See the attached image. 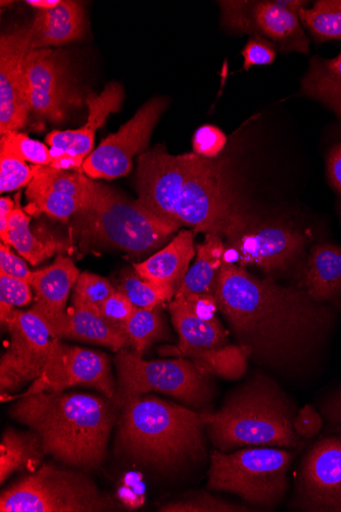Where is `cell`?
Here are the masks:
<instances>
[{"instance_id": "cell-48", "label": "cell", "mask_w": 341, "mask_h": 512, "mask_svg": "<svg viewBox=\"0 0 341 512\" xmlns=\"http://www.w3.org/2000/svg\"><path fill=\"white\" fill-rule=\"evenodd\" d=\"M144 489L140 483V475L129 474L120 486L118 496L122 504L129 509H134L143 504Z\"/></svg>"}, {"instance_id": "cell-26", "label": "cell", "mask_w": 341, "mask_h": 512, "mask_svg": "<svg viewBox=\"0 0 341 512\" xmlns=\"http://www.w3.org/2000/svg\"><path fill=\"white\" fill-rule=\"evenodd\" d=\"M85 31L82 5L64 0L57 8L39 11L31 25V49L58 46L80 39Z\"/></svg>"}, {"instance_id": "cell-41", "label": "cell", "mask_w": 341, "mask_h": 512, "mask_svg": "<svg viewBox=\"0 0 341 512\" xmlns=\"http://www.w3.org/2000/svg\"><path fill=\"white\" fill-rule=\"evenodd\" d=\"M278 49L271 41L261 36H252L241 51L243 70L249 71L255 66H268L274 63Z\"/></svg>"}, {"instance_id": "cell-30", "label": "cell", "mask_w": 341, "mask_h": 512, "mask_svg": "<svg viewBox=\"0 0 341 512\" xmlns=\"http://www.w3.org/2000/svg\"><path fill=\"white\" fill-rule=\"evenodd\" d=\"M31 216L19 205L10 218L8 246H13L18 253L32 265H38L65 246L54 240L44 241L35 236L30 229Z\"/></svg>"}, {"instance_id": "cell-9", "label": "cell", "mask_w": 341, "mask_h": 512, "mask_svg": "<svg viewBox=\"0 0 341 512\" xmlns=\"http://www.w3.org/2000/svg\"><path fill=\"white\" fill-rule=\"evenodd\" d=\"M117 395L120 408L130 399L162 393L192 409H205L215 398L216 389L211 375L206 374L190 359L144 360L126 348L117 352Z\"/></svg>"}, {"instance_id": "cell-44", "label": "cell", "mask_w": 341, "mask_h": 512, "mask_svg": "<svg viewBox=\"0 0 341 512\" xmlns=\"http://www.w3.org/2000/svg\"><path fill=\"white\" fill-rule=\"evenodd\" d=\"M294 429L305 440L320 435L324 430V420L320 411L314 405L306 404L295 416Z\"/></svg>"}, {"instance_id": "cell-17", "label": "cell", "mask_w": 341, "mask_h": 512, "mask_svg": "<svg viewBox=\"0 0 341 512\" xmlns=\"http://www.w3.org/2000/svg\"><path fill=\"white\" fill-rule=\"evenodd\" d=\"M27 80L30 109L38 119L61 123L70 108L81 104L72 87L63 52L50 49L31 51L27 61Z\"/></svg>"}, {"instance_id": "cell-28", "label": "cell", "mask_w": 341, "mask_h": 512, "mask_svg": "<svg viewBox=\"0 0 341 512\" xmlns=\"http://www.w3.org/2000/svg\"><path fill=\"white\" fill-rule=\"evenodd\" d=\"M222 238L218 235H206L205 242L197 246L196 261L188 270L174 298L193 294H215L225 251Z\"/></svg>"}, {"instance_id": "cell-32", "label": "cell", "mask_w": 341, "mask_h": 512, "mask_svg": "<svg viewBox=\"0 0 341 512\" xmlns=\"http://www.w3.org/2000/svg\"><path fill=\"white\" fill-rule=\"evenodd\" d=\"M125 334L129 345L140 356L153 344L165 340L168 337V332L159 307L155 309L136 308L125 325Z\"/></svg>"}, {"instance_id": "cell-38", "label": "cell", "mask_w": 341, "mask_h": 512, "mask_svg": "<svg viewBox=\"0 0 341 512\" xmlns=\"http://www.w3.org/2000/svg\"><path fill=\"white\" fill-rule=\"evenodd\" d=\"M30 284L21 279L0 273V319L6 324L14 315L15 308L33 301Z\"/></svg>"}, {"instance_id": "cell-12", "label": "cell", "mask_w": 341, "mask_h": 512, "mask_svg": "<svg viewBox=\"0 0 341 512\" xmlns=\"http://www.w3.org/2000/svg\"><path fill=\"white\" fill-rule=\"evenodd\" d=\"M11 344L0 360L2 396L16 392L42 374L50 358L53 336L44 319L32 308L15 310L6 323Z\"/></svg>"}, {"instance_id": "cell-1", "label": "cell", "mask_w": 341, "mask_h": 512, "mask_svg": "<svg viewBox=\"0 0 341 512\" xmlns=\"http://www.w3.org/2000/svg\"><path fill=\"white\" fill-rule=\"evenodd\" d=\"M238 342L257 364L283 374H302L317 363L335 329L338 312L294 285L259 278L222 265L215 292Z\"/></svg>"}, {"instance_id": "cell-42", "label": "cell", "mask_w": 341, "mask_h": 512, "mask_svg": "<svg viewBox=\"0 0 341 512\" xmlns=\"http://www.w3.org/2000/svg\"><path fill=\"white\" fill-rule=\"evenodd\" d=\"M325 170L327 181L336 197V212L341 225V139L327 149Z\"/></svg>"}, {"instance_id": "cell-2", "label": "cell", "mask_w": 341, "mask_h": 512, "mask_svg": "<svg viewBox=\"0 0 341 512\" xmlns=\"http://www.w3.org/2000/svg\"><path fill=\"white\" fill-rule=\"evenodd\" d=\"M119 413L107 397L65 392L24 394L9 410L39 436L46 455L85 472L105 463Z\"/></svg>"}, {"instance_id": "cell-20", "label": "cell", "mask_w": 341, "mask_h": 512, "mask_svg": "<svg viewBox=\"0 0 341 512\" xmlns=\"http://www.w3.org/2000/svg\"><path fill=\"white\" fill-rule=\"evenodd\" d=\"M123 99V87L117 82L109 83L100 95L90 93L85 102L88 120L82 128L55 130L47 134L45 143L51 147L52 157L66 154L85 162L92 153L96 130L106 123L111 114L121 111Z\"/></svg>"}, {"instance_id": "cell-47", "label": "cell", "mask_w": 341, "mask_h": 512, "mask_svg": "<svg viewBox=\"0 0 341 512\" xmlns=\"http://www.w3.org/2000/svg\"><path fill=\"white\" fill-rule=\"evenodd\" d=\"M174 299L183 301L194 314L202 319L212 322L220 320L216 315L219 310L215 294H193Z\"/></svg>"}, {"instance_id": "cell-37", "label": "cell", "mask_w": 341, "mask_h": 512, "mask_svg": "<svg viewBox=\"0 0 341 512\" xmlns=\"http://www.w3.org/2000/svg\"><path fill=\"white\" fill-rule=\"evenodd\" d=\"M161 512H248V506L234 504L208 493H199L171 501L159 508Z\"/></svg>"}, {"instance_id": "cell-35", "label": "cell", "mask_w": 341, "mask_h": 512, "mask_svg": "<svg viewBox=\"0 0 341 512\" xmlns=\"http://www.w3.org/2000/svg\"><path fill=\"white\" fill-rule=\"evenodd\" d=\"M0 152L9 153L35 166H51V149L27 134L10 132L0 138Z\"/></svg>"}, {"instance_id": "cell-6", "label": "cell", "mask_w": 341, "mask_h": 512, "mask_svg": "<svg viewBox=\"0 0 341 512\" xmlns=\"http://www.w3.org/2000/svg\"><path fill=\"white\" fill-rule=\"evenodd\" d=\"M225 238L224 264L257 267L271 277L295 274L310 247L324 241L310 226L262 220L243 209Z\"/></svg>"}, {"instance_id": "cell-27", "label": "cell", "mask_w": 341, "mask_h": 512, "mask_svg": "<svg viewBox=\"0 0 341 512\" xmlns=\"http://www.w3.org/2000/svg\"><path fill=\"white\" fill-rule=\"evenodd\" d=\"M45 451L33 431L5 430L0 444V483L19 472L34 473L41 467Z\"/></svg>"}, {"instance_id": "cell-33", "label": "cell", "mask_w": 341, "mask_h": 512, "mask_svg": "<svg viewBox=\"0 0 341 512\" xmlns=\"http://www.w3.org/2000/svg\"><path fill=\"white\" fill-rule=\"evenodd\" d=\"M299 17L316 43L341 40V0H319L302 9Z\"/></svg>"}, {"instance_id": "cell-13", "label": "cell", "mask_w": 341, "mask_h": 512, "mask_svg": "<svg viewBox=\"0 0 341 512\" xmlns=\"http://www.w3.org/2000/svg\"><path fill=\"white\" fill-rule=\"evenodd\" d=\"M222 23L228 30L261 36L281 54L310 53L309 37L299 14L281 7L278 0L220 2Z\"/></svg>"}, {"instance_id": "cell-21", "label": "cell", "mask_w": 341, "mask_h": 512, "mask_svg": "<svg viewBox=\"0 0 341 512\" xmlns=\"http://www.w3.org/2000/svg\"><path fill=\"white\" fill-rule=\"evenodd\" d=\"M294 276L297 287L341 314V245L326 241L313 244Z\"/></svg>"}, {"instance_id": "cell-18", "label": "cell", "mask_w": 341, "mask_h": 512, "mask_svg": "<svg viewBox=\"0 0 341 512\" xmlns=\"http://www.w3.org/2000/svg\"><path fill=\"white\" fill-rule=\"evenodd\" d=\"M31 26L0 37V133L18 132L31 112L28 97L27 61Z\"/></svg>"}, {"instance_id": "cell-49", "label": "cell", "mask_w": 341, "mask_h": 512, "mask_svg": "<svg viewBox=\"0 0 341 512\" xmlns=\"http://www.w3.org/2000/svg\"><path fill=\"white\" fill-rule=\"evenodd\" d=\"M15 208V203L10 198L0 200V238L6 245L9 241L10 218Z\"/></svg>"}, {"instance_id": "cell-16", "label": "cell", "mask_w": 341, "mask_h": 512, "mask_svg": "<svg viewBox=\"0 0 341 512\" xmlns=\"http://www.w3.org/2000/svg\"><path fill=\"white\" fill-rule=\"evenodd\" d=\"M166 108L167 101L162 98L144 104L117 133L108 136L90 154L82 166L85 174L108 180L126 176L133 167V158L148 148Z\"/></svg>"}, {"instance_id": "cell-22", "label": "cell", "mask_w": 341, "mask_h": 512, "mask_svg": "<svg viewBox=\"0 0 341 512\" xmlns=\"http://www.w3.org/2000/svg\"><path fill=\"white\" fill-rule=\"evenodd\" d=\"M45 322L53 338L60 340L72 339L102 345L115 352L129 345L125 332L107 320L100 308L72 304L63 316Z\"/></svg>"}, {"instance_id": "cell-45", "label": "cell", "mask_w": 341, "mask_h": 512, "mask_svg": "<svg viewBox=\"0 0 341 512\" xmlns=\"http://www.w3.org/2000/svg\"><path fill=\"white\" fill-rule=\"evenodd\" d=\"M324 420V434L341 431V384L319 405Z\"/></svg>"}, {"instance_id": "cell-3", "label": "cell", "mask_w": 341, "mask_h": 512, "mask_svg": "<svg viewBox=\"0 0 341 512\" xmlns=\"http://www.w3.org/2000/svg\"><path fill=\"white\" fill-rule=\"evenodd\" d=\"M119 409L118 455L164 476L178 475L205 461L204 413L145 395Z\"/></svg>"}, {"instance_id": "cell-5", "label": "cell", "mask_w": 341, "mask_h": 512, "mask_svg": "<svg viewBox=\"0 0 341 512\" xmlns=\"http://www.w3.org/2000/svg\"><path fill=\"white\" fill-rule=\"evenodd\" d=\"M77 214L85 237L132 255L162 247L180 229L137 200L90 179L87 202Z\"/></svg>"}, {"instance_id": "cell-15", "label": "cell", "mask_w": 341, "mask_h": 512, "mask_svg": "<svg viewBox=\"0 0 341 512\" xmlns=\"http://www.w3.org/2000/svg\"><path fill=\"white\" fill-rule=\"evenodd\" d=\"M77 386L93 388L116 400L117 382L106 354L68 346L54 338L43 374L25 394L64 392Z\"/></svg>"}, {"instance_id": "cell-10", "label": "cell", "mask_w": 341, "mask_h": 512, "mask_svg": "<svg viewBox=\"0 0 341 512\" xmlns=\"http://www.w3.org/2000/svg\"><path fill=\"white\" fill-rule=\"evenodd\" d=\"M241 210L222 164L216 159L201 157L179 198L180 224L190 227L194 234L205 232L225 237Z\"/></svg>"}, {"instance_id": "cell-50", "label": "cell", "mask_w": 341, "mask_h": 512, "mask_svg": "<svg viewBox=\"0 0 341 512\" xmlns=\"http://www.w3.org/2000/svg\"><path fill=\"white\" fill-rule=\"evenodd\" d=\"M61 0H28L26 4L39 9V11H48L57 8L61 4Z\"/></svg>"}, {"instance_id": "cell-14", "label": "cell", "mask_w": 341, "mask_h": 512, "mask_svg": "<svg viewBox=\"0 0 341 512\" xmlns=\"http://www.w3.org/2000/svg\"><path fill=\"white\" fill-rule=\"evenodd\" d=\"M201 157L171 155L163 146L142 153L137 167V201L160 218L182 227L177 206L183 186Z\"/></svg>"}, {"instance_id": "cell-46", "label": "cell", "mask_w": 341, "mask_h": 512, "mask_svg": "<svg viewBox=\"0 0 341 512\" xmlns=\"http://www.w3.org/2000/svg\"><path fill=\"white\" fill-rule=\"evenodd\" d=\"M0 273L21 279V281L30 284L33 271L28 268L22 258L14 254L10 247L3 243L0 246Z\"/></svg>"}, {"instance_id": "cell-19", "label": "cell", "mask_w": 341, "mask_h": 512, "mask_svg": "<svg viewBox=\"0 0 341 512\" xmlns=\"http://www.w3.org/2000/svg\"><path fill=\"white\" fill-rule=\"evenodd\" d=\"M33 169L34 177L26 191L29 215L45 213L64 221L85 206L88 199L87 176L52 166H34Z\"/></svg>"}, {"instance_id": "cell-24", "label": "cell", "mask_w": 341, "mask_h": 512, "mask_svg": "<svg viewBox=\"0 0 341 512\" xmlns=\"http://www.w3.org/2000/svg\"><path fill=\"white\" fill-rule=\"evenodd\" d=\"M194 232L181 230L162 250L141 263L134 270L145 281L173 291L176 295L189 270V264L197 256Z\"/></svg>"}, {"instance_id": "cell-4", "label": "cell", "mask_w": 341, "mask_h": 512, "mask_svg": "<svg viewBox=\"0 0 341 512\" xmlns=\"http://www.w3.org/2000/svg\"><path fill=\"white\" fill-rule=\"evenodd\" d=\"M297 404L264 372L233 390L214 414L204 412L207 434L220 451L241 447L295 450L303 439L294 429Z\"/></svg>"}, {"instance_id": "cell-8", "label": "cell", "mask_w": 341, "mask_h": 512, "mask_svg": "<svg viewBox=\"0 0 341 512\" xmlns=\"http://www.w3.org/2000/svg\"><path fill=\"white\" fill-rule=\"evenodd\" d=\"M296 454L276 447L213 452L208 488L227 492L255 507L278 506L288 489V472Z\"/></svg>"}, {"instance_id": "cell-34", "label": "cell", "mask_w": 341, "mask_h": 512, "mask_svg": "<svg viewBox=\"0 0 341 512\" xmlns=\"http://www.w3.org/2000/svg\"><path fill=\"white\" fill-rule=\"evenodd\" d=\"M117 291L140 309L158 308L166 302H171L175 297V293L170 289L145 281L135 270L129 269L122 273Z\"/></svg>"}, {"instance_id": "cell-11", "label": "cell", "mask_w": 341, "mask_h": 512, "mask_svg": "<svg viewBox=\"0 0 341 512\" xmlns=\"http://www.w3.org/2000/svg\"><path fill=\"white\" fill-rule=\"evenodd\" d=\"M289 508L341 512V431L323 434L299 464Z\"/></svg>"}, {"instance_id": "cell-40", "label": "cell", "mask_w": 341, "mask_h": 512, "mask_svg": "<svg viewBox=\"0 0 341 512\" xmlns=\"http://www.w3.org/2000/svg\"><path fill=\"white\" fill-rule=\"evenodd\" d=\"M227 144V136L214 125L200 127L192 138L193 153L207 159H216Z\"/></svg>"}, {"instance_id": "cell-43", "label": "cell", "mask_w": 341, "mask_h": 512, "mask_svg": "<svg viewBox=\"0 0 341 512\" xmlns=\"http://www.w3.org/2000/svg\"><path fill=\"white\" fill-rule=\"evenodd\" d=\"M135 309L136 307L129 299L119 291L100 306L101 314L124 332L125 325L133 315Z\"/></svg>"}, {"instance_id": "cell-25", "label": "cell", "mask_w": 341, "mask_h": 512, "mask_svg": "<svg viewBox=\"0 0 341 512\" xmlns=\"http://www.w3.org/2000/svg\"><path fill=\"white\" fill-rule=\"evenodd\" d=\"M168 309L179 337L177 354L180 356L189 359L198 353L230 345L220 320L202 319L180 299L169 302Z\"/></svg>"}, {"instance_id": "cell-7", "label": "cell", "mask_w": 341, "mask_h": 512, "mask_svg": "<svg viewBox=\"0 0 341 512\" xmlns=\"http://www.w3.org/2000/svg\"><path fill=\"white\" fill-rule=\"evenodd\" d=\"M126 507L103 492L87 472L48 462L0 495L2 512H108Z\"/></svg>"}, {"instance_id": "cell-36", "label": "cell", "mask_w": 341, "mask_h": 512, "mask_svg": "<svg viewBox=\"0 0 341 512\" xmlns=\"http://www.w3.org/2000/svg\"><path fill=\"white\" fill-rule=\"evenodd\" d=\"M116 292L109 279L85 271L73 289L72 304L100 308Z\"/></svg>"}, {"instance_id": "cell-31", "label": "cell", "mask_w": 341, "mask_h": 512, "mask_svg": "<svg viewBox=\"0 0 341 512\" xmlns=\"http://www.w3.org/2000/svg\"><path fill=\"white\" fill-rule=\"evenodd\" d=\"M249 358L247 351L239 345H228L198 353L189 359L208 375L226 380H239L247 372Z\"/></svg>"}, {"instance_id": "cell-29", "label": "cell", "mask_w": 341, "mask_h": 512, "mask_svg": "<svg viewBox=\"0 0 341 512\" xmlns=\"http://www.w3.org/2000/svg\"><path fill=\"white\" fill-rule=\"evenodd\" d=\"M301 93L322 103L341 119V53L334 59L312 58Z\"/></svg>"}, {"instance_id": "cell-23", "label": "cell", "mask_w": 341, "mask_h": 512, "mask_svg": "<svg viewBox=\"0 0 341 512\" xmlns=\"http://www.w3.org/2000/svg\"><path fill=\"white\" fill-rule=\"evenodd\" d=\"M79 275L73 260L63 255L52 265L33 271L30 285L35 292V304L32 309L45 321L63 316Z\"/></svg>"}, {"instance_id": "cell-39", "label": "cell", "mask_w": 341, "mask_h": 512, "mask_svg": "<svg viewBox=\"0 0 341 512\" xmlns=\"http://www.w3.org/2000/svg\"><path fill=\"white\" fill-rule=\"evenodd\" d=\"M34 177L33 167L17 156L0 152V192L9 193L28 186Z\"/></svg>"}]
</instances>
